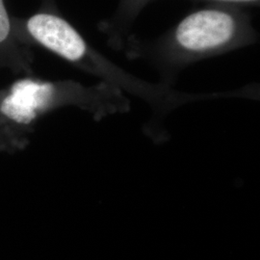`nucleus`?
I'll list each match as a JSON object with an SVG mask.
<instances>
[{"instance_id":"nucleus-1","label":"nucleus","mask_w":260,"mask_h":260,"mask_svg":"<svg viewBox=\"0 0 260 260\" xmlns=\"http://www.w3.org/2000/svg\"><path fill=\"white\" fill-rule=\"evenodd\" d=\"M258 33L241 7L207 4L188 14L152 41L131 35L121 50L153 66L161 82L173 85L188 66L254 44Z\"/></svg>"},{"instance_id":"nucleus-2","label":"nucleus","mask_w":260,"mask_h":260,"mask_svg":"<svg viewBox=\"0 0 260 260\" xmlns=\"http://www.w3.org/2000/svg\"><path fill=\"white\" fill-rule=\"evenodd\" d=\"M64 105L90 112L94 120L129 111L130 101L120 89L100 82L92 87L65 82L27 80L16 84L1 103V113L18 123L28 124L39 116Z\"/></svg>"},{"instance_id":"nucleus-3","label":"nucleus","mask_w":260,"mask_h":260,"mask_svg":"<svg viewBox=\"0 0 260 260\" xmlns=\"http://www.w3.org/2000/svg\"><path fill=\"white\" fill-rule=\"evenodd\" d=\"M149 1L151 0H120L111 19L101 25L110 47L116 50L122 49L124 43L131 36L130 30L135 20Z\"/></svg>"},{"instance_id":"nucleus-4","label":"nucleus","mask_w":260,"mask_h":260,"mask_svg":"<svg viewBox=\"0 0 260 260\" xmlns=\"http://www.w3.org/2000/svg\"><path fill=\"white\" fill-rule=\"evenodd\" d=\"M16 39L13 19H11L4 0H0V50L8 49Z\"/></svg>"},{"instance_id":"nucleus-5","label":"nucleus","mask_w":260,"mask_h":260,"mask_svg":"<svg viewBox=\"0 0 260 260\" xmlns=\"http://www.w3.org/2000/svg\"><path fill=\"white\" fill-rule=\"evenodd\" d=\"M194 2H204L213 5H228V6H256L259 4V0H191Z\"/></svg>"}]
</instances>
